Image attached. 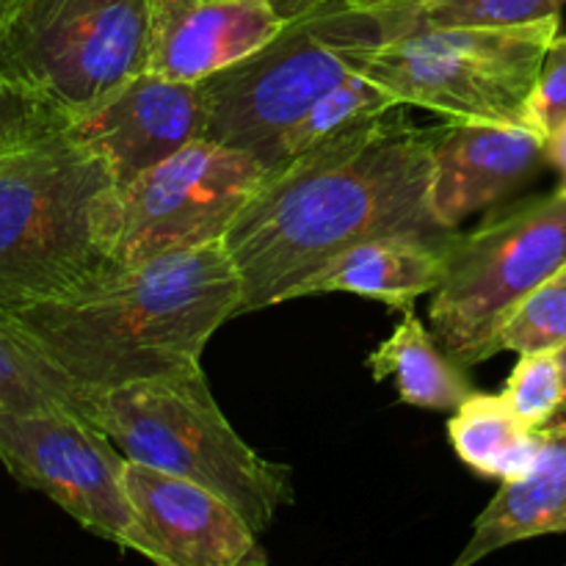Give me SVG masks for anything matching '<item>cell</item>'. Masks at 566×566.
<instances>
[{
	"instance_id": "44dd1931",
	"label": "cell",
	"mask_w": 566,
	"mask_h": 566,
	"mask_svg": "<svg viewBox=\"0 0 566 566\" xmlns=\"http://www.w3.org/2000/svg\"><path fill=\"white\" fill-rule=\"evenodd\" d=\"M566 346V263L536 285L495 335L492 352H558Z\"/></svg>"
},
{
	"instance_id": "cb8c5ba5",
	"label": "cell",
	"mask_w": 566,
	"mask_h": 566,
	"mask_svg": "<svg viewBox=\"0 0 566 566\" xmlns=\"http://www.w3.org/2000/svg\"><path fill=\"white\" fill-rule=\"evenodd\" d=\"M503 396L531 429H545L558 415L566 396L558 352L520 354V363L514 365Z\"/></svg>"
},
{
	"instance_id": "7402d4cb",
	"label": "cell",
	"mask_w": 566,
	"mask_h": 566,
	"mask_svg": "<svg viewBox=\"0 0 566 566\" xmlns=\"http://www.w3.org/2000/svg\"><path fill=\"white\" fill-rule=\"evenodd\" d=\"M558 0H420L412 6L415 25L501 28L562 17Z\"/></svg>"
},
{
	"instance_id": "484cf974",
	"label": "cell",
	"mask_w": 566,
	"mask_h": 566,
	"mask_svg": "<svg viewBox=\"0 0 566 566\" xmlns=\"http://www.w3.org/2000/svg\"><path fill=\"white\" fill-rule=\"evenodd\" d=\"M329 3H335V0H269V6L276 11L282 22H296L302 17L315 14V11H321Z\"/></svg>"
},
{
	"instance_id": "d6986e66",
	"label": "cell",
	"mask_w": 566,
	"mask_h": 566,
	"mask_svg": "<svg viewBox=\"0 0 566 566\" xmlns=\"http://www.w3.org/2000/svg\"><path fill=\"white\" fill-rule=\"evenodd\" d=\"M0 412H66L92 420V398L9 310H0Z\"/></svg>"
},
{
	"instance_id": "ac0fdd59",
	"label": "cell",
	"mask_w": 566,
	"mask_h": 566,
	"mask_svg": "<svg viewBox=\"0 0 566 566\" xmlns=\"http://www.w3.org/2000/svg\"><path fill=\"white\" fill-rule=\"evenodd\" d=\"M448 437L457 457L473 473L495 481L523 475L539 453L542 429H531L514 412L506 396L473 392L448 423Z\"/></svg>"
},
{
	"instance_id": "d4e9b609",
	"label": "cell",
	"mask_w": 566,
	"mask_h": 566,
	"mask_svg": "<svg viewBox=\"0 0 566 566\" xmlns=\"http://www.w3.org/2000/svg\"><path fill=\"white\" fill-rule=\"evenodd\" d=\"M531 111H534L536 130L545 138L566 125V36L562 33L553 39L542 61Z\"/></svg>"
},
{
	"instance_id": "8fae6325",
	"label": "cell",
	"mask_w": 566,
	"mask_h": 566,
	"mask_svg": "<svg viewBox=\"0 0 566 566\" xmlns=\"http://www.w3.org/2000/svg\"><path fill=\"white\" fill-rule=\"evenodd\" d=\"M205 122L208 108L199 83L144 70L72 119L70 133L108 164L122 188L205 138Z\"/></svg>"
},
{
	"instance_id": "ffe728a7",
	"label": "cell",
	"mask_w": 566,
	"mask_h": 566,
	"mask_svg": "<svg viewBox=\"0 0 566 566\" xmlns=\"http://www.w3.org/2000/svg\"><path fill=\"white\" fill-rule=\"evenodd\" d=\"M396 108H401V103L387 88L365 77L363 72H348L340 83L321 94L313 108L280 138L269 158V169Z\"/></svg>"
},
{
	"instance_id": "9c48e42d",
	"label": "cell",
	"mask_w": 566,
	"mask_h": 566,
	"mask_svg": "<svg viewBox=\"0 0 566 566\" xmlns=\"http://www.w3.org/2000/svg\"><path fill=\"white\" fill-rule=\"evenodd\" d=\"M265 171L252 153L197 138L116 188L111 260L138 263L224 241Z\"/></svg>"
},
{
	"instance_id": "8992f818",
	"label": "cell",
	"mask_w": 566,
	"mask_h": 566,
	"mask_svg": "<svg viewBox=\"0 0 566 566\" xmlns=\"http://www.w3.org/2000/svg\"><path fill=\"white\" fill-rule=\"evenodd\" d=\"M409 17L412 9L365 11L335 0L285 22L269 44L199 81L208 108L205 138L252 153L269 166L280 138L321 94L354 72L352 50L403 31Z\"/></svg>"
},
{
	"instance_id": "9a60e30c",
	"label": "cell",
	"mask_w": 566,
	"mask_h": 566,
	"mask_svg": "<svg viewBox=\"0 0 566 566\" xmlns=\"http://www.w3.org/2000/svg\"><path fill=\"white\" fill-rule=\"evenodd\" d=\"M448 238L396 232L359 241L307 276L287 302L318 293H354L403 313L442 282Z\"/></svg>"
},
{
	"instance_id": "5b68a950",
	"label": "cell",
	"mask_w": 566,
	"mask_h": 566,
	"mask_svg": "<svg viewBox=\"0 0 566 566\" xmlns=\"http://www.w3.org/2000/svg\"><path fill=\"white\" fill-rule=\"evenodd\" d=\"M94 426L130 462L219 492L258 534L293 501L291 468L269 462L224 418L202 370L122 385L92 396Z\"/></svg>"
},
{
	"instance_id": "5bb4252c",
	"label": "cell",
	"mask_w": 566,
	"mask_h": 566,
	"mask_svg": "<svg viewBox=\"0 0 566 566\" xmlns=\"http://www.w3.org/2000/svg\"><path fill=\"white\" fill-rule=\"evenodd\" d=\"M282 28L269 0H153L147 70L199 83L269 44Z\"/></svg>"
},
{
	"instance_id": "e0dca14e",
	"label": "cell",
	"mask_w": 566,
	"mask_h": 566,
	"mask_svg": "<svg viewBox=\"0 0 566 566\" xmlns=\"http://www.w3.org/2000/svg\"><path fill=\"white\" fill-rule=\"evenodd\" d=\"M368 368L376 381L392 376L403 403L431 412H457L475 392L462 365L429 335L415 307L403 310L396 332L368 357Z\"/></svg>"
},
{
	"instance_id": "2e32d148",
	"label": "cell",
	"mask_w": 566,
	"mask_h": 566,
	"mask_svg": "<svg viewBox=\"0 0 566 566\" xmlns=\"http://www.w3.org/2000/svg\"><path fill=\"white\" fill-rule=\"evenodd\" d=\"M536 462L503 481L490 506L475 517L473 536L457 566L484 562L495 551L547 534H566V429L545 426Z\"/></svg>"
},
{
	"instance_id": "7c38bea8",
	"label": "cell",
	"mask_w": 566,
	"mask_h": 566,
	"mask_svg": "<svg viewBox=\"0 0 566 566\" xmlns=\"http://www.w3.org/2000/svg\"><path fill=\"white\" fill-rule=\"evenodd\" d=\"M125 484L164 566L269 564L258 531L219 492L130 459Z\"/></svg>"
},
{
	"instance_id": "f1b7e54d",
	"label": "cell",
	"mask_w": 566,
	"mask_h": 566,
	"mask_svg": "<svg viewBox=\"0 0 566 566\" xmlns=\"http://www.w3.org/2000/svg\"><path fill=\"white\" fill-rule=\"evenodd\" d=\"M22 6V0H0V36L6 33V28H9V22L14 20L17 9Z\"/></svg>"
},
{
	"instance_id": "30bf717a",
	"label": "cell",
	"mask_w": 566,
	"mask_h": 566,
	"mask_svg": "<svg viewBox=\"0 0 566 566\" xmlns=\"http://www.w3.org/2000/svg\"><path fill=\"white\" fill-rule=\"evenodd\" d=\"M0 462L81 528L164 566L125 484L127 457L92 420L66 412H0Z\"/></svg>"
},
{
	"instance_id": "52a82bcc",
	"label": "cell",
	"mask_w": 566,
	"mask_h": 566,
	"mask_svg": "<svg viewBox=\"0 0 566 566\" xmlns=\"http://www.w3.org/2000/svg\"><path fill=\"white\" fill-rule=\"evenodd\" d=\"M566 263V193L497 208L446 241V274L429 318L448 357L462 368L495 357V335L536 285Z\"/></svg>"
},
{
	"instance_id": "ba28073f",
	"label": "cell",
	"mask_w": 566,
	"mask_h": 566,
	"mask_svg": "<svg viewBox=\"0 0 566 566\" xmlns=\"http://www.w3.org/2000/svg\"><path fill=\"white\" fill-rule=\"evenodd\" d=\"M153 0H22L0 36V72L77 119L147 70Z\"/></svg>"
},
{
	"instance_id": "83f0119b",
	"label": "cell",
	"mask_w": 566,
	"mask_h": 566,
	"mask_svg": "<svg viewBox=\"0 0 566 566\" xmlns=\"http://www.w3.org/2000/svg\"><path fill=\"white\" fill-rule=\"evenodd\" d=\"M348 6L354 9H365V11H392V9H412L418 6L420 0H346Z\"/></svg>"
},
{
	"instance_id": "4dcf8cb0",
	"label": "cell",
	"mask_w": 566,
	"mask_h": 566,
	"mask_svg": "<svg viewBox=\"0 0 566 566\" xmlns=\"http://www.w3.org/2000/svg\"><path fill=\"white\" fill-rule=\"evenodd\" d=\"M558 3H562V6H564V3H566V0H558Z\"/></svg>"
},
{
	"instance_id": "603a6c76",
	"label": "cell",
	"mask_w": 566,
	"mask_h": 566,
	"mask_svg": "<svg viewBox=\"0 0 566 566\" xmlns=\"http://www.w3.org/2000/svg\"><path fill=\"white\" fill-rule=\"evenodd\" d=\"M70 125L66 111L0 72V160L59 136Z\"/></svg>"
},
{
	"instance_id": "6da1fadb",
	"label": "cell",
	"mask_w": 566,
	"mask_h": 566,
	"mask_svg": "<svg viewBox=\"0 0 566 566\" xmlns=\"http://www.w3.org/2000/svg\"><path fill=\"white\" fill-rule=\"evenodd\" d=\"M429 186L431 133L398 108L265 171L224 235L241 274V315L285 304L359 241L451 235L431 216Z\"/></svg>"
},
{
	"instance_id": "f546056e",
	"label": "cell",
	"mask_w": 566,
	"mask_h": 566,
	"mask_svg": "<svg viewBox=\"0 0 566 566\" xmlns=\"http://www.w3.org/2000/svg\"><path fill=\"white\" fill-rule=\"evenodd\" d=\"M558 359H562V368H564V385H566V346H564V348H558ZM547 426H558V429H566V396H564L562 409H558V415H556V418H553L551 423H547Z\"/></svg>"
},
{
	"instance_id": "3957f363",
	"label": "cell",
	"mask_w": 566,
	"mask_h": 566,
	"mask_svg": "<svg viewBox=\"0 0 566 566\" xmlns=\"http://www.w3.org/2000/svg\"><path fill=\"white\" fill-rule=\"evenodd\" d=\"M116 182L66 127L0 160V310L17 313L111 263Z\"/></svg>"
},
{
	"instance_id": "4fadbf2b",
	"label": "cell",
	"mask_w": 566,
	"mask_h": 566,
	"mask_svg": "<svg viewBox=\"0 0 566 566\" xmlns=\"http://www.w3.org/2000/svg\"><path fill=\"white\" fill-rule=\"evenodd\" d=\"M429 133V202L442 230H459L473 213L501 205L551 164L547 138L531 127L448 122Z\"/></svg>"
},
{
	"instance_id": "7a4b0ae2",
	"label": "cell",
	"mask_w": 566,
	"mask_h": 566,
	"mask_svg": "<svg viewBox=\"0 0 566 566\" xmlns=\"http://www.w3.org/2000/svg\"><path fill=\"white\" fill-rule=\"evenodd\" d=\"M243 285L224 241L114 263L83 285L17 310L20 324L88 398L122 385L202 370Z\"/></svg>"
},
{
	"instance_id": "4316f807",
	"label": "cell",
	"mask_w": 566,
	"mask_h": 566,
	"mask_svg": "<svg viewBox=\"0 0 566 566\" xmlns=\"http://www.w3.org/2000/svg\"><path fill=\"white\" fill-rule=\"evenodd\" d=\"M547 158H551L553 169L558 171V193H566V125L547 138Z\"/></svg>"
},
{
	"instance_id": "277c9868",
	"label": "cell",
	"mask_w": 566,
	"mask_h": 566,
	"mask_svg": "<svg viewBox=\"0 0 566 566\" xmlns=\"http://www.w3.org/2000/svg\"><path fill=\"white\" fill-rule=\"evenodd\" d=\"M558 25L562 17L501 28L409 22L403 31L354 48L352 66L401 105L426 108L448 122L536 130L531 99Z\"/></svg>"
}]
</instances>
